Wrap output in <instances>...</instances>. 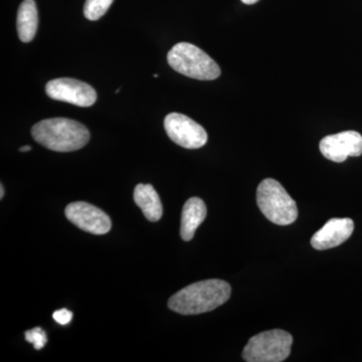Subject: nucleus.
Masks as SVG:
<instances>
[{
    "label": "nucleus",
    "instance_id": "obj_12",
    "mask_svg": "<svg viewBox=\"0 0 362 362\" xmlns=\"http://www.w3.org/2000/svg\"><path fill=\"white\" fill-rule=\"evenodd\" d=\"M134 202L141 209L145 218L149 221H158L163 214V207L158 194L151 185H136Z\"/></svg>",
    "mask_w": 362,
    "mask_h": 362
},
{
    "label": "nucleus",
    "instance_id": "obj_6",
    "mask_svg": "<svg viewBox=\"0 0 362 362\" xmlns=\"http://www.w3.org/2000/svg\"><path fill=\"white\" fill-rule=\"evenodd\" d=\"M164 129L171 141L183 148H202L207 142V133L204 128L183 114H168L164 119Z\"/></svg>",
    "mask_w": 362,
    "mask_h": 362
},
{
    "label": "nucleus",
    "instance_id": "obj_9",
    "mask_svg": "<svg viewBox=\"0 0 362 362\" xmlns=\"http://www.w3.org/2000/svg\"><path fill=\"white\" fill-rule=\"evenodd\" d=\"M319 148L328 160L341 163L346 160L347 157L361 156L362 136L356 131H344L328 135L321 140Z\"/></svg>",
    "mask_w": 362,
    "mask_h": 362
},
{
    "label": "nucleus",
    "instance_id": "obj_2",
    "mask_svg": "<svg viewBox=\"0 0 362 362\" xmlns=\"http://www.w3.org/2000/svg\"><path fill=\"white\" fill-rule=\"evenodd\" d=\"M33 139L45 148L71 152L83 148L90 141V132L83 124L68 118L45 119L32 129Z\"/></svg>",
    "mask_w": 362,
    "mask_h": 362
},
{
    "label": "nucleus",
    "instance_id": "obj_18",
    "mask_svg": "<svg viewBox=\"0 0 362 362\" xmlns=\"http://www.w3.org/2000/svg\"><path fill=\"white\" fill-rule=\"evenodd\" d=\"M30 150H32V147L28 146V145H26V146L21 147L20 148L21 152H28L30 151Z\"/></svg>",
    "mask_w": 362,
    "mask_h": 362
},
{
    "label": "nucleus",
    "instance_id": "obj_3",
    "mask_svg": "<svg viewBox=\"0 0 362 362\" xmlns=\"http://www.w3.org/2000/svg\"><path fill=\"white\" fill-rule=\"evenodd\" d=\"M169 66L188 78L202 81L216 80L221 69L209 54L189 42H178L168 54Z\"/></svg>",
    "mask_w": 362,
    "mask_h": 362
},
{
    "label": "nucleus",
    "instance_id": "obj_14",
    "mask_svg": "<svg viewBox=\"0 0 362 362\" xmlns=\"http://www.w3.org/2000/svg\"><path fill=\"white\" fill-rule=\"evenodd\" d=\"M114 0H86L84 16L87 20L98 21L110 8Z\"/></svg>",
    "mask_w": 362,
    "mask_h": 362
},
{
    "label": "nucleus",
    "instance_id": "obj_4",
    "mask_svg": "<svg viewBox=\"0 0 362 362\" xmlns=\"http://www.w3.org/2000/svg\"><path fill=\"white\" fill-rule=\"evenodd\" d=\"M257 204L262 214L279 226L291 225L297 220L296 202L279 181L267 178L257 189Z\"/></svg>",
    "mask_w": 362,
    "mask_h": 362
},
{
    "label": "nucleus",
    "instance_id": "obj_7",
    "mask_svg": "<svg viewBox=\"0 0 362 362\" xmlns=\"http://www.w3.org/2000/svg\"><path fill=\"white\" fill-rule=\"evenodd\" d=\"M45 93L52 100L78 107H90L97 101L96 90L87 83L76 78H59L49 81L45 86Z\"/></svg>",
    "mask_w": 362,
    "mask_h": 362
},
{
    "label": "nucleus",
    "instance_id": "obj_17",
    "mask_svg": "<svg viewBox=\"0 0 362 362\" xmlns=\"http://www.w3.org/2000/svg\"><path fill=\"white\" fill-rule=\"evenodd\" d=\"M258 1L259 0H242L243 4H247V6H252Z\"/></svg>",
    "mask_w": 362,
    "mask_h": 362
},
{
    "label": "nucleus",
    "instance_id": "obj_20",
    "mask_svg": "<svg viewBox=\"0 0 362 362\" xmlns=\"http://www.w3.org/2000/svg\"><path fill=\"white\" fill-rule=\"evenodd\" d=\"M153 77L154 78H158V75H157V74H154Z\"/></svg>",
    "mask_w": 362,
    "mask_h": 362
},
{
    "label": "nucleus",
    "instance_id": "obj_15",
    "mask_svg": "<svg viewBox=\"0 0 362 362\" xmlns=\"http://www.w3.org/2000/svg\"><path fill=\"white\" fill-rule=\"evenodd\" d=\"M25 337L26 341L32 343L35 350L44 349L47 342V333L40 327L26 331Z\"/></svg>",
    "mask_w": 362,
    "mask_h": 362
},
{
    "label": "nucleus",
    "instance_id": "obj_19",
    "mask_svg": "<svg viewBox=\"0 0 362 362\" xmlns=\"http://www.w3.org/2000/svg\"><path fill=\"white\" fill-rule=\"evenodd\" d=\"M4 185H0V199H4Z\"/></svg>",
    "mask_w": 362,
    "mask_h": 362
},
{
    "label": "nucleus",
    "instance_id": "obj_5",
    "mask_svg": "<svg viewBox=\"0 0 362 362\" xmlns=\"http://www.w3.org/2000/svg\"><path fill=\"white\" fill-rule=\"evenodd\" d=\"M293 337L284 330L265 331L255 335L243 350L247 362H281L291 354Z\"/></svg>",
    "mask_w": 362,
    "mask_h": 362
},
{
    "label": "nucleus",
    "instance_id": "obj_1",
    "mask_svg": "<svg viewBox=\"0 0 362 362\" xmlns=\"http://www.w3.org/2000/svg\"><path fill=\"white\" fill-rule=\"evenodd\" d=\"M232 288L218 279L188 285L168 300V308L181 315H197L213 311L230 299Z\"/></svg>",
    "mask_w": 362,
    "mask_h": 362
},
{
    "label": "nucleus",
    "instance_id": "obj_8",
    "mask_svg": "<svg viewBox=\"0 0 362 362\" xmlns=\"http://www.w3.org/2000/svg\"><path fill=\"white\" fill-rule=\"evenodd\" d=\"M66 218L84 232L105 235L110 232L111 218L93 204L84 202H71L66 207Z\"/></svg>",
    "mask_w": 362,
    "mask_h": 362
},
{
    "label": "nucleus",
    "instance_id": "obj_13",
    "mask_svg": "<svg viewBox=\"0 0 362 362\" xmlns=\"http://www.w3.org/2000/svg\"><path fill=\"white\" fill-rule=\"evenodd\" d=\"M18 37L23 42H30L35 39L39 25V14L35 0H23L18 11Z\"/></svg>",
    "mask_w": 362,
    "mask_h": 362
},
{
    "label": "nucleus",
    "instance_id": "obj_10",
    "mask_svg": "<svg viewBox=\"0 0 362 362\" xmlns=\"http://www.w3.org/2000/svg\"><path fill=\"white\" fill-rule=\"evenodd\" d=\"M354 230V223L351 218H331L314 233L311 246L318 251L340 246L351 237Z\"/></svg>",
    "mask_w": 362,
    "mask_h": 362
},
{
    "label": "nucleus",
    "instance_id": "obj_11",
    "mask_svg": "<svg viewBox=\"0 0 362 362\" xmlns=\"http://www.w3.org/2000/svg\"><path fill=\"white\" fill-rule=\"evenodd\" d=\"M206 206L199 197H190L181 214L180 237L185 242L194 239L197 228L206 218Z\"/></svg>",
    "mask_w": 362,
    "mask_h": 362
},
{
    "label": "nucleus",
    "instance_id": "obj_16",
    "mask_svg": "<svg viewBox=\"0 0 362 362\" xmlns=\"http://www.w3.org/2000/svg\"><path fill=\"white\" fill-rule=\"evenodd\" d=\"M52 318L59 325H66L73 319V312L68 310V309H59V310H57L52 314Z\"/></svg>",
    "mask_w": 362,
    "mask_h": 362
}]
</instances>
